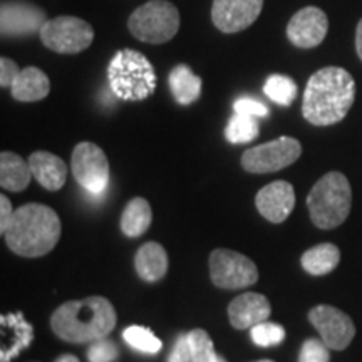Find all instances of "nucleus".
Listing matches in <instances>:
<instances>
[{"label":"nucleus","instance_id":"21","mask_svg":"<svg viewBox=\"0 0 362 362\" xmlns=\"http://www.w3.org/2000/svg\"><path fill=\"white\" fill-rule=\"evenodd\" d=\"M168 84L176 101L183 106L194 103L202 94V78L194 74L187 64L176 66L170 72Z\"/></svg>","mask_w":362,"mask_h":362},{"label":"nucleus","instance_id":"12","mask_svg":"<svg viewBox=\"0 0 362 362\" xmlns=\"http://www.w3.org/2000/svg\"><path fill=\"white\" fill-rule=\"evenodd\" d=\"M264 0H214L211 21L225 34L245 30L259 19Z\"/></svg>","mask_w":362,"mask_h":362},{"label":"nucleus","instance_id":"18","mask_svg":"<svg viewBox=\"0 0 362 362\" xmlns=\"http://www.w3.org/2000/svg\"><path fill=\"white\" fill-rule=\"evenodd\" d=\"M51 90V81L47 74L39 67H25L21 69L19 76L11 86L12 98L21 103H34L47 98Z\"/></svg>","mask_w":362,"mask_h":362},{"label":"nucleus","instance_id":"32","mask_svg":"<svg viewBox=\"0 0 362 362\" xmlns=\"http://www.w3.org/2000/svg\"><path fill=\"white\" fill-rule=\"evenodd\" d=\"M19 66H17L12 59H0V86H2V88H11L13 81L19 76Z\"/></svg>","mask_w":362,"mask_h":362},{"label":"nucleus","instance_id":"20","mask_svg":"<svg viewBox=\"0 0 362 362\" xmlns=\"http://www.w3.org/2000/svg\"><path fill=\"white\" fill-rule=\"evenodd\" d=\"M33 171L29 163H25L19 155L4 151L0 155V185L7 192H22L29 187Z\"/></svg>","mask_w":362,"mask_h":362},{"label":"nucleus","instance_id":"6","mask_svg":"<svg viewBox=\"0 0 362 362\" xmlns=\"http://www.w3.org/2000/svg\"><path fill=\"white\" fill-rule=\"evenodd\" d=\"M128 27L141 42H168L180 29V12L168 0H149L131 13Z\"/></svg>","mask_w":362,"mask_h":362},{"label":"nucleus","instance_id":"4","mask_svg":"<svg viewBox=\"0 0 362 362\" xmlns=\"http://www.w3.org/2000/svg\"><path fill=\"white\" fill-rule=\"evenodd\" d=\"M112 94L123 101H143L156 89V74L141 52L123 49L116 52L107 67Z\"/></svg>","mask_w":362,"mask_h":362},{"label":"nucleus","instance_id":"31","mask_svg":"<svg viewBox=\"0 0 362 362\" xmlns=\"http://www.w3.org/2000/svg\"><path fill=\"white\" fill-rule=\"evenodd\" d=\"M233 110L237 115H248L253 117L269 116V110H267L265 104L255 101V99L252 98H240L238 101H235Z\"/></svg>","mask_w":362,"mask_h":362},{"label":"nucleus","instance_id":"24","mask_svg":"<svg viewBox=\"0 0 362 362\" xmlns=\"http://www.w3.org/2000/svg\"><path fill=\"white\" fill-rule=\"evenodd\" d=\"M264 93L267 98H270L272 101L280 104V106H291L296 101L298 88L296 81L288 76L282 74H274L265 81Z\"/></svg>","mask_w":362,"mask_h":362},{"label":"nucleus","instance_id":"28","mask_svg":"<svg viewBox=\"0 0 362 362\" xmlns=\"http://www.w3.org/2000/svg\"><path fill=\"white\" fill-rule=\"evenodd\" d=\"M252 341L260 347H272L279 346L285 339V329L280 324L274 322H260L253 325L250 330Z\"/></svg>","mask_w":362,"mask_h":362},{"label":"nucleus","instance_id":"19","mask_svg":"<svg viewBox=\"0 0 362 362\" xmlns=\"http://www.w3.org/2000/svg\"><path fill=\"white\" fill-rule=\"evenodd\" d=\"M134 265L144 282H158L168 272V253L160 243L148 242L136 253Z\"/></svg>","mask_w":362,"mask_h":362},{"label":"nucleus","instance_id":"3","mask_svg":"<svg viewBox=\"0 0 362 362\" xmlns=\"http://www.w3.org/2000/svg\"><path fill=\"white\" fill-rule=\"evenodd\" d=\"M7 247L27 259L47 255L61 238V220L52 208L27 203L17 208L4 230Z\"/></svg>","mask_w":362,"mask_h":362},{"label":"nucleus","instance_id":"1","mask_svg":"<svg viewBox=\"0 0 362 362\" xmlns=\"http://www.w3.org/2000/svg\"><path fill=\"white\" fill-rule=\"evenodd\" d=\"M356 99L354 78L342 67L317 71L307 83L302 115L310 124L330 126L342 121Z\"/></svg>","mask_w":362,"mask_h":362},{"label":"nucleus","instance_id":"27","mask_svg":"<svg viewBox=\"0 0 362 362\" xmlns=\"http://www.w3.org/2000/svg\"><path fill=\"white\" fill-rule=\"evenodd\" d=\"M189 349H192V362H216L218 354L215 352L211 337L203 329H194L188 334Z\"/></svg>","mask_w":362,"mask_h":362},{"label":"nucleus","instance_id":"15","mask_svg":"<svg viewBox=\"0 0 362 362\" xmlns=\"http://www.w3.org/2000/svg\"><path fill=\"white\" fill-rule=\"evenodd\" d=\"M257 210L272 223H282L296 206V192L288 181H274L257 193Z\"/></svg>","mask_w":362,"mask_h":362},{"label":"nucleus","instance_id":"16","mask_svg":"<svg viewBox=\"0 0 362 362\" xmlns=\"http://www.w3.org/2000/svg\"><path fill=\"white\" fill-rule=\"evenodd\" d=\"M270 302L262 293L247 292L233 298L228 305V319L235 329H252L270 317Z\"/></svg>","mask_w":362,"mask_h":362},{"label":"nucleus","instance_id":"35","mask_svg":"<svg viewBox=\"0 0 362 362\" xmlns=\"http://www.w3.org/2000/svg\"><path fill=\"white\" fill-rule=\"evenodd\" d=\"M356 51H357V56L362 61V19L359 21V24H357V30H356Z\"/></svg>","mask_w":362,"mask_h":362},{"label":"nucleus","instance_id":"25","mask_svg":"<svg viewBox=\"0 0 362 362\" xmlns=\"http://www.w3.org/2000/svg\"><path fill=\"white\" fill-rule=\"evenodd\" d=\"M259 123L253 116L248 115H237L230 119L228 126L225 129V136L230 143L233 144H243L250 143L259 136Z\"/></svg>","mask_w":362,"mask_h":362},{"label":"nucleus","instance_id":"9","mask_svg":"<svg viewBox=\"0 0 362 362\" xmlns=\"http://www.w3.org/2000/svg\"><path fill=\"white\" fill-rule=\"evenodd\" d=\"M302 155V144L291 136L260 144L243 153L242 166L248 173H275L296 163Z\"/></svg>","mask_w":362,"mask_h":362},{"label":"nucleus","instance_id":"13","mask_svg":"<svg viewBox=\"0 0 362 362\" xmlns=\"http://www.w3.org/2000/svg\"><path fill=\"white\" fill-rule=\"evenodd\" d=\"M329 30V21L319 7H304L287 25V37L300 49H312L322 44Z\"/></svg>","mask_w":362,"mask_h":362},{"label":"nucleus","instance_id":"36","mask_svg":"<svg viewBox=\"0 0 362 362\" xmlns=\"http://www.w3.org/2000/svg\"><path fill=\"white\" fill-rule=\"evenodd\" d=\"M56 362H79V359L72 354H64L59 357V359H56Z\"/></svg>","mask_w":362,"mask_h":362},{"label":"nucleus","instance_id":"22","mask_svg":"<svg viewBox=\"0 0 362 362\" xmlns=\"http://www.w3.org/2000/svg\"><path fill=\"white\" fill-rule=\"evenodd\" d=\"M341 262V250L334 243H320L307 250L302 255L300 264L310 275H327Z\"/></svg>","mask_w":362,"mask_h":362},{"label":"nucleus","instance_id":"29","mask_svg":"<svg viewBox=\"0 0 362 362\" xmlns=\"http://www.w3.org/2000/svg\"><path fill=\"white\" fill-rule=\"evenodd\" d=\"M329 361H330L329 347L324 341L307 339V341L302 344L298 362H329Z\"/></svg>","mask_w":362,"mask_h":362},{"label":"nucleus","instance_id":"37","mask_svg":"<svg viewBox=\"0 0 362 362\" xmlns=\"http://www.w3.org/2000/svg\"><path fill=\"white\" fill-rule=\"evenodd\" d=\"M216 362H226V361L223 359V357H220V356H218V361H216Z\"/></svg>","mask_w":362,"mask_h":362},{"label":"nucleus","instance_id":"7","mask_svg":"<svg viewBox=\"0 0 362 362\" xmlns=\"http://www.w3.org/2000/svg\"><path fill=\"white\" fill-rule=\"evenodd\" d=\"M39 34L45 47L59 54L83 52L93 44L94 39L93 25L72 16H61L45 21Z\"/></svg>","mask_w":362,"mask_h":362},{"label":"nucleus","instance_id":"10","mask_svg":"<svg viewBox=\"0 0 362 362\" xmlns=\"http://www.w3.org/2000/svg\"><path fill=\"white\" fill-rule=\"evenodd\" d=\"M72 175L86 192L101 194L110 183V161L94 143H79L72 151Z\"/></svg>","mask_w":362,"mask_h":362},{"label":"nucleus","instance_id":"23","mask_svg":"<svg viewBox=\"0 0 362 362\" xmlns=\"http://www.w3.org/2000/svg\"><path fill=\"white\" fill-rule=\"evenodd\" d=\"M153 220V211L149 203L144 198H133L126 205L121 216V230L126 237L136 238L146 233Z\"/></svg>","mask_w":362,"mask_h":362},{"label":"nucleus","instance_id":"2","mask_svg":"<svg viewBox=\"0 0 362 362\" xmlns=\"http://www.w3.org/2000/svg\"><path fill=\"white\" fill-rule=\"evenodd\" d=\"M116 320L111 302L106 297L94 296L62 304L51 317V327L62 341L84 344L110 336Z\"/></svg>","mask_w":362,"mask_h":362},{"label":"nucleus","instance_id":"26","mask_svg":"<svg viewBox=\"0 0 362 362\" xmlns=\"http://www.w3.org/2000/svg\"><path fill=\"white\" fill-rule=\"evenodd\" d=\"M123 337L128 346L139 352H144V354H158L163 347L160 339L151 330L141 327V325H131L123 332Z\"/></svg>","mask_w":362,"mask_h":362},{"label":"nucleus","instance_id":"30","mask_svg":"<svg viewBox=\"0 0 362 362\" xmlns=\"http://www.w3.org/2000/svg\"><path fill=\"white\" fill-rule=\"evenodd\" d=\"M117 347L115 342L107 341L106 337L99 339L90 344L88 349V361L89 362H112L117 359Z\"/></svg>","mask_w":362,"mask_h":362},{"label":"nucleus","instance_id":"38","mask_svg":"<svg viewBox=\"0 0 362 362\" xmlns=\"http://www.w3.org/2000/svg\"><path fill=\"white\" fill-rule=\"evenodd\" d=\"M259 362H274V361H259Z\"/></svg>","mask_w":362,"mask_h":362},{"label":"nucleus","instance_id":"11","mask_svg":"<svg viewBox=\"0 0 362 362\" xmlns=\"http://www.w3.org/2000/svg\"><path fill=\"white\" fill-rule=\"evenodd\" d=\"M309 320L332 351H344L356 336V325L351 317L332 305H317L310 309Z\"/></svg>","mask_w":362,"mask_h":362},{"label":"nucleus","instance_id":"33","mask_svg":"<svg viewBox=\"0 0 362 362\" xmlns=\"http://www.w3.org/2000/svg\"><path fill=\"white\" fill-rule=\"evenodd\" d=\"M168 362H192V349H189L188 336H181L176 341Z\"/></svg>","mask_w":362,"mask_h":362},{"label":"nucleus","instance_id":"8","mask_svg":"<svg viewBox=\"0 0 362 362\" xmlns=\"http://www.w3.org/2000/svg\"><path fill=\"white\" fill-rule=\"evenodd\" d=\"M210 277L216 287L225 291H237L255 284L259 280V270L242 253L216 248L210 255Z\"/></svg>","mask_w":362,"mask_h":362},{"label":"nucleus","instance_id":"14","mask_svg":"<svg viewBox=\"0 0 362 362\" xmlns=\"http://www.w3.org/2000/svg\"><path fill=\"white\" fill-rule=\"evenodd\" d=\"M45 24V12L27 2H4L0 8L2 35L19 37L37 33Z\"/></svg>","mask_w":362,"mask_h":362},{"label":"nucleus","instance_id":"34","mask_svg":"<svg viewBox=\"0 0 362 362\" xmlns=\"http://www.w3.org/2000/svg\"><path fill=\"white\" fill-rule=\"evenodd\" d=\"M13 211L16 210H12L11 200H8L6 194H2V197H0V233H4L8 220L12 218Z\"/></svg>","mask_w":362,"mask_h":362},{"label":"nucleus","instance_id":"5","mask_svg":"<svg viewBox=\"0 0 362 362\" xmlns=\"http://www.w3.org/2000/svg\"><path fill=\"white\" fill-rule=\"evenodd\" d=\"M352 192L349 180L339 171L324 175L307 197L310 220L317 228L332 230L349 216Z\"/></svg>","mask_w":362,"mask_h":362},{"label":"nucleus","instance_id":"17","mask_svg":"<svg viewBox=\"0 0 362 362\" xmlns=\"http://www.w3.org/2000/svg\"><path fill=\"white\" fill-rule=\"evenodd\" d=\"M29 166L33 176L49 192H57L64 187L67 166L61 158L49 151H35L29 156Z\"/></svg>","mask_w":362,"mask_h":362}]
</instances>
